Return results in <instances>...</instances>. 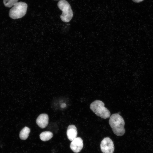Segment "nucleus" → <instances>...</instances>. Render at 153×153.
I'll return each mask as SVG.
<instances>
[{
    "mask_svg": "<svg viewBox=\"0 0 153 153\" xmlns=\"http://www.w3.org/2000/svg\"><path fill=\"white\" fill-rule=\"evenodd\" d=\"M109 124L114 133L117 136H122L125 133V121L120 114L114 113L112 114L110 117Z\"/></svg>",
    "mask_w": 153,
    "mask_h": 153,
    "instance_id": "nucleus-1",
    "label": "nucleus"
},
{
    "mask_svg": "<svg viewBox=\"0 0 153 153\" xmlns=\"http://www.w3.org/2000/svg\"><path fill=\"white\" fill-rule=\"evenodd\" d=\"M91 110L97 116L104 119L110 117V113L109 110L105 107L104 103L99 100H96L90 104Z\"/></svg>",
    "mask_w": 153,
    "mask_h": 153,
    "instance_id": "nucleus-2",
    "label": "nucleus"
},
{
    "mask_svg": "<svg viewBox=\"0 0 153 153\" xmlns=\"http://www.w3.org/2000/svg\"><path fill=\"white\" fill-rule=\"evenodd\" d=\"M27 7V4L25 2H17L10 10L9 16L14 19L22 18L26 14Z\"/></svg>",
    "mask_w": 153,
    "mask_h": 153,
    "instance_id": "nucleus-3",
    "label": "nucleus"
},
{
    "mask_svg": "<svg viewBox=\"0 0 153 153\" xmlns=\"http://www.w3.org/2000/svg\"><path fill=\"white\" fill-rule=\"evenodd\" d=\"M57 5L62 11L60 16L61 20L66 22H69L73 16V11L69 4L65 0H61L58 2Z\"/></svg>",
    "mask_w": 153,
    "mask_h": 153,
    "instance_id": "nucleus-4",
    "label": "nucleus"
},
{
    "mask_svg": "<svg viewBox=\"0 0 153 153\" xmlns=\"http://www.w3.org/2000/svg\"><path fill=\"white\" fill-rule=\"evenodd\" d=\"M100 148L103 153H113L114 149L113 143L108 137H106L102 140Z\"/></svg>",
    "mask_w": 153,
    "mask_h": 153,
    "instance_id": "nucleus-5",
    "label": "nucleus"
},
{
    "mask_svg": "<svg viewBox=\"0 0 153 153\" xmlns=\"http://www.w3.org/2000/svg\"><path fill=\"white\" fill-rule=\"evenodd\" d=\"M82 139L80 137H76L71 142L70 147L75 153L79 152L82 149L83 144Z\"/></svg>",
    "mask_w": 153,
    "mask_h": 153,
    "instance_id": "nucleus-6",
    "label": "nucleus"
},
{
    "mask_svg": "<svg viewBox=\"0 0 153 153\" xmlns=\"http://www.w3.org/2000/svg\"><path fill=\"white\" fill-rule=\"evenodd\" d=\"M49 117L46 114H40L37 117L36 122L38 126L42 128H46L48 123Z\"/></svg>",
    "mask_w": 153,
    "mask_h": 153,
    "instance_id": "nucleus-7",
    "label": "nucleus"
},
{
    "mask_svg": "<svg viewBox=\"0 0 153 153\" xmlns=\"http://www.w3.org/2000/svg\"><path fill=\"white\" fill-rule=\"evenodd\" d=\"M77 130L75 126L73 125H69L67 131V135L68 139L72 141L77 137Z\"/></svg>",
    "mask_w": 153,
    "mask_h": 153,
    "instance_id": "nucleus-8",
    "label": "nucleus"
},
{
    "mask_svg": "<svg viewBox=\"0 0 153 153\" xmlns=\"http://www.w3.org/2000/svg\"><path fill=\"white\" fill-rule=\"evenodd\" d=\"M30 129L28 127L26 126L21 131L19 134L20 138L22 140H25L28 137Z\"/></svg>",
    "mask_w": 153,
    "mask_h": 153,
    "instance_id": "nucleus-9",
    "label": "nucleus"
},
{
    "mask_svg": "<svg viewBox=\"0 0 153 153\" xmlns=\"http://www.w3.org/2000/svg\"><path fill=\"white\" fill-rule=\"evenodd\" d=\"M53 136V133L50 131L43 132L39 135L40 139L44 141H48L52 138Z\"/></svg>",
    "mask_w": 153,
    "mask_h": 153,
    "instance_id": "nucleus-10",
    "label": "nucleus"
},
{
    "mask_svg": "<svg viewBox=\"0 0 153 153\" xmlns=\"http://www.w3.org/2000/svg\"><path fill=\"white\" fill-rule=\"evenodd\" d=\"M18 0H3L4 5L7 7H11L17 2Z\"/></svg>",
    "mask_w": 153,
    "mask_h": 153,
    "instance_id": "nucleus-11",
    "label": "nucleus"
},
{
    "mask_svg": "<svg viewBox=\"0 0 153 153\" xmlns=\"http://www.w3.org/2000/svg\"><path fill=\"white\" fill-rule=\"evenodd\" d=\"M133 1L136 3H139L143 1L144 0H132Z\"/></svg>",
    "mask_w": 153,
    "mask_h": 153,
    "instance_id": "nucleus-12",
    "label": "nucleus"
},
{
    "mask_svg": "<svg viewBox=\"0 0 153 153\" xmlns=\"http://www.w3.org/2000/svg\"><path fill=\"white\" fill-rule=\"evenodd\" d=\"M66 106V105L65 103L61 105V107L62 108H64Z\"/></svg>",
    "mask_w": 153,
    "mask_h": 153,
    "instance_id": "nucleus-13",
    "label": "nucleus"
}]
</instances>
